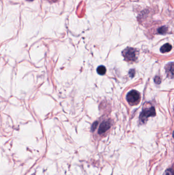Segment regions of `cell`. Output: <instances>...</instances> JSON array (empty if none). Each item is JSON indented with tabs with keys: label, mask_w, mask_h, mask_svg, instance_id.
<instances>
[{
	"label": "cell",
	"mask_w": 174,
	"mask_h": 175,
	"mask_svg": "<svg viewBox=\"0 0 174 175\" xmlns=\"http://www.w3.org/2000/svg\"><path fill=\"white\" fill-rule=\"evenodd\" d=\"M156 115V111L154 107L151 108H145L140 115V121L142 123H145L148 118Z\"/></svg>",
	"instance_id": "obj_3"
},
{
	"label": "cell",
	"mask_w": 174,
	"mask_h": 175,
	"mask_svg": "<svg viewBox=\"0 0 174 175\" xmlns=\"http://www.w3.org/2000/svg\"><path fill=\"white\" fill-rule=\"evenodd\" d=\"M154 82H155L156 84L159 85V84H160L161 82V80L160 77L158 76H156L155 78H154Z\"/></svg>",
	"instance_id": "obj_10"
},
{
	"label": "cell",
	"mask_w": 174,
	"mask_h": 175,
	"mask_svg": "<svg viewBox=\"0 0 174 175\" xmlns=\"http://www.w3.org/2000/svg\"><path fill=\"white\" fill-rule=\"evenodd\" d=\"M28 1H30V2H31V1H34V0H27Z\"/></svg>",
	"instance_id": "obj_13"
},
{
	"label": "cell",
	"mask_w": 174,
	"mask_h": 175,
	"mask_svg": "<svg viewBox=\"0 0 174 175\" xmlns=\"http://www.w3.org/2000/svg\"><path fill=\"white\" fill-rule=\"evenodd\" d=\"M97 71L98 74L101 75H103L105 74L106 72V69L105 67L104 66H100L97 69Z\"/></svg>",
	"instance_id": "obj_7"
},
{
	"label": "cell",
	"mask_w": 174,
	"mask_h": 175,
	"mask_svg": "<svg viewBox=\"0 0 174 175\" xmlns=\"http://www.w3.org/2000/svg\"><path fill=\"white\" fill-rule=\"evenodd\" d=\"M163 175H174V171L172 169H168L165 171Z\"/></svg>",
	"instance_id": "obj_9"
},
{
	"label": "cell",
	"mask_w": 174,
	"mask_h": 175,
	"mask_svg": "<svg viewBox=\"0 0 174 175\" xmlns=\"http://www.w3.org/2000/svg\"></svg>",
	"instance_id": "obj_15"
},
{
	"label": "cell",
	"mask_w": 174,
	"mask_h": 175,
	"mask_svg": "<svg viewBox=\"0 0 174 175\" xmlns=\"http://www.w3.org/2000/svg\"><path fill=\"white\" fill-rule=\"evenodd\" d=\"M167 31L168 28L166 26H163L158 29V33L159 34H164L167 33Z\"/></svg>",
	"instance_id": "obj_8"
},
{
	"label": "cell",
	"mask_w": 174,
	"mask_h": 175,
	"mask_svg": "<svg viewBox=\"0 0 174 175\" xmlns=\"http://www.w3.org/2000/svg\"><path fill=\"white\" fill-rule=\"evenodd\" d=\"M110 127H111V123L110 121L108 120L104 121L103 122H102L100 126L99 129L98 130V133L99 134H102L105 133L107 130H108L110 129Z\"/></svg>",
	"instance_id": "obj_4"
},
{
	"label": "cell",
	"mask_w": 174,
	"mask_h": 175,
	"mask_svg": "<svg viewBox=\"0 0 174 175\" xmlns=\"http://www.w3.org/2000/svg\"><path fill=\"white\" fill-rule=\"evenodd\" d=\"M167 76L170 78H174V63L168 64L165 68Z\"/></svg>",
	"instance_id": "obj_5"
},
{
	"label": "cell",
	"mask_w": 174,
	"mask_h": 175,
	"mask_svg": "<svg viewBox=\"0 0 174 175\" xmlns=\"http://www.w3.org/2000/svg\"><path fill=\"white\" fill-rule=\"evenodd\" d=\"M98 121H96L94 122L93 124H92V131H95V129H96V128L97 127V126H98Z\"/></svg>",
	"instance_id": "obj_11"
},
{
	"label": "cell",
	"mask_w": 174,
	"mask_h": 175,
	"mask_svg": "<svg viewBox=\"0 0 174 175\" xmlns=\"http://www.w3.org/2000/svg\"><path fill=\"white\" fill-rule=\"evenodd\" d=\"M135 72L134 69H131L130 71H129V75L131 77H133L134 75H135Z\"/></svg>",
	"instance_id": "obj_12"
},
{
	"label": "cell",
	"mask_w": 174,
	"mask_h": 175,
	"mask_svg": "<svg viewBox=\"0 0 174 175\" xmlns=\"http://www.w3.org/2000/svg\"><path fill=\"white\" fill-rule=\"evenodd\" d=\"M172 49V46L168 43L163 45L160 48V51L162 53H166L170 51Z\"/></svg>",
	"instance_id": "obj_6"
},
{
	"label": "cell",
	"mask_w": 174,
	"mask_h": 175,
	"mask_svg": "<svg viewBox=\"0 0 174 175\" xmlns=\"http://www.w3.org/2000/svg\"><path fill=\"white\" fill-rule=\"evenodd\" d=\"M140 94L136 90H132L127 95V100L130 105H137L140 102Z\"/></svg>",
	"instance_id": "obj_2"
},
{
	"label": "cell",
	"mask_w": 174,
	"mask_h": 175,
	"mask_svg": "<svg viewBox=\"0 0 174 175\" xmlns=\"http://www.w3.org/2000/svg\"><path fill=\"white\" fill-rule=\"evenodd\" d=\"M137 51L133 48L127 47L122 52L125 60L127 61H134L137 59Z\"/></svg>",
	"instance_id": "obj_1"
},
{
	"label": "cell",
	"mask_w": 174,
	"mask_h": 175,
	"mask_svg": "<svg viewBox=\"0 0 174 175\" xmlns=\"http://www.w3.org/2000/svg\"><path fill=\"white\" fill-rule=\"evenodd\" d=\"M173 137H174V132H173Z\"/></svg>",
	"instance_id": "obj_14"
}]
</instances>
